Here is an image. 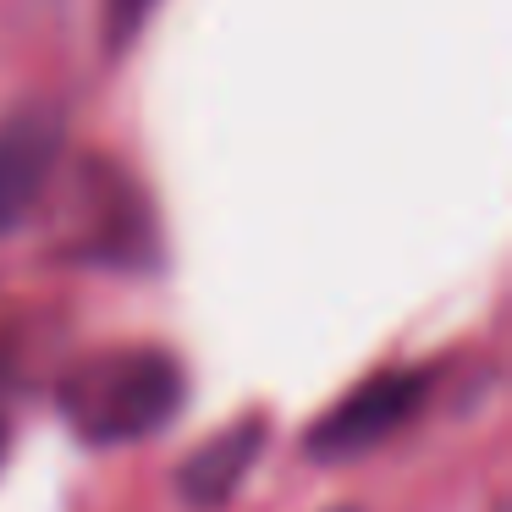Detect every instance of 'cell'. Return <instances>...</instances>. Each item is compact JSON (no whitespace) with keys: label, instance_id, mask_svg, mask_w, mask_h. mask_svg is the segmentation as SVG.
Wrapping results in <instances>:
<instances>
[{"label":"cell","instance_id":"obj_2","mask_svg":"<svg viewBox=\"0 0 512 512\" xmlns=\"http://www.w3.org/2000/svg\"><path fill=\"white\" fill-rule=\"evenodd\" d=\"M424 391H430V375H424V369H386V375H369L364 386L347 391V397L314 424L309 452L325 457V463L375 452L380 441H391V435L424 408Z\"/></svg>","mask_w":512,"mask_h":512},{"label":"cell","instance_id":"obj_6","mask_svg":"<svg viewBox=\"0 0 512 512\" xmlns=\"http://www.w3.org/2000/svg\"><path fill=\"white\" fill-rule=\"evenodd\" d=\"M0 457H6V424H0Z\"/></svg>","mask_w":512,"mask_h":512},{"label":"cell","instance_id":"obj_3","mask_svg":"<svg viewBox=\"0 0 512 512\" xmlns=\"http://www.w3.org/2000/svg\"><path fill=\"white\" fill-rule=\"evenodd\" d=\"M61 149H67V122L56 105H23L0 122V237L28 226V215L45 204Z\"/></svg>","mask_w":512,"mask_h":512},{"label":"cell","instance_id":"obj_1","mask_svg":"<svg viewBox=\"0 0 512 512\" xmlns=\"http://www.w3.org/2000/svg\"><path fill=\"white\" fill-rule=\"evenodd\" d=\"M188 375L160 347H105L61 380V413L89 446H133L182 413Z\"/></svg>","mask_w":512,"mask_h":512},{"label":"cell","instance_id":"obj_7","mask_svg":"<svg viewBox=\"0 0 512 512\" xmlns=\"http://www.w3.org/2000/svg\"><path fill=\"white\" fill-rule=\"evenodd\" d=\"M342 512H353V507H342Z\"/></svg>","mask_w":512,"mask_h":512},{"label":"cell","instance_id":"obj_5","mask_svg":"<svg viewBox=\"0 0 512 512\" xmlns=\"http://www.w3.org/2000/svg\"><path fill=\"white\" fill-rule=\"evenodd\" d=\"M149 12H155V0H105V39H111V50L133 45V34L144 28Z\"/></svg>","mask_w":512,"mask_h":512},{"label":"cell","instance_id":"obj_4","mask_svg":"<svg viewBox=\"0 0 512 512\" xmlns=\"http://www.w3.org/2000/svg\"><path fill=\"white\" fill-rule=\"evenodd\" d=\"M259 452H265V419H237L232 430H221L215 441H204L199 452L182 463V501L199 512H215L226 507V501L243 490L248 468L259 463Z\"/></svg>","mask_w":512,"mask_h":512}]
</instances>
